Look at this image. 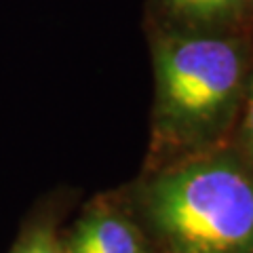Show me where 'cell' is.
Here are the masks:
<instances>
[{"label": "cell", "mask_w": 253, "mask_h": 253, "mask_svg": "<svg viewBox=\"0 0 253 253\" xmlns=\"http://www.w3.org/2000/svg\"><path fill=\"white\" fill-rule=\"evenodd\" d=\"M152 34L154 139L181 156L209 150L239 116L251 72L249 32Z\"/></svg>", "instance_id": "1"}, {"label": "cell", "mask_w": 253, "mask_h": 253, "mask_svg": "<svg viewBox=\"0 0 253 253\" xmlns=\"http://www.w3.org/2000/svg\"><path fill=\"white\" fill-rule=\"evenodd\" d=\"M137 213L169 253H253V167L201 150L135 190Z\"/></svg>", "instance_id": "2"}, {"label": "cell", "mask_w": 253, "mask_h": 253, "mask_svg": "<svg viewBox=\"0 0 253 253\" xmlns=\"http://www.w3.org/2000/svg\"><path fill=\"white\" fill-rule=\"evenodd\" d=\"M148 26L163 32H251L249 0H148Z\"/></svg>", "instance_id": "3"}, {"label": "cell", "mask_w": 253, "mask_h": 253, "mask_svg": "<svg viewBox=\"0 0 253 253\" xmlns=\"http://www.w3.org/2000/svg\"><path fill=\"white\" fill-rule=\"evenodd\" d=\"M63 241L68 253H152L139 224L112 203L91 205Z\"/></svg>", "instance_id": "4"}, {"label": "cell", "mask_w": 253, "mask_h": 253, "mask_svg": "<svg viewBox=\"0 0 253 253\" xmlns=\"http://www.w3.org/2000/svg\"><path fill=\"white\" fill-rule=\"evenodd\" d=\"M9 253H68L66 241L57 232V219L44 213L30 219Z\"/></svg>", "instance_id": "5"}, {"label": "cell", "mask_w": 253, "mask_h": 253, "mask_svg": "<svg viewBox=\"0 0 253 253\" xmlns=\"http://www.w3.org/2000/svg\"><path fill=\"white\" fill-rule=\"evenodd\" d=\"M241 121H239V144L241 156L253 167V72H249L247 84H245V95L241 104Z\"/></svg>", "instance_id": "6"}, {"label": "cell", "mask_w": 253, "mask_h": 253, "mask_svg": "<svg viewBox=\"0 0 253 253\" xmlns=\"http://www.w3.org/2000/svg\"><path fill=\"white\" fill-rule=\"evenodd\" d=\"M249 2H251V11H253V0H249Z\"/></svg>", "instance_id": "7"}]
</instances>
